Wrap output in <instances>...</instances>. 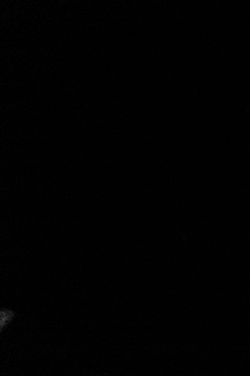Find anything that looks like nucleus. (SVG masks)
<instances>
[{
    "label": "nucleus",
    "instance_id": "obj_1",
    "mask_svg": "<svg viewBox=\"0 0 250 376\" xmlns=\"http://www.w3.org/2000/svg\"><path fill=\"white\" fill-rule=\"evenodd\" d=\"M12 316H14V313L10 312V311H2L1 312V328L4 327L9 322V321L11 320Z\"/></svg>",
    "mask_w": 250,
    "mask_h": 376
}]
</instances>
